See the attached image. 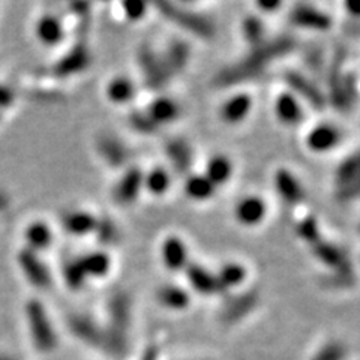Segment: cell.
Listing matches in <instances>:
<instances>
[{
    "label": "cell",
    "mask_w": 360,
    "mask_h": 360,
    "mask_svg": "<svg viewBox=\"0 0 360 360\" xmlns=\"http://www.w3.org/2000/svg\"><path fill=\"white\" fill-rule=\"evenodd\" d=\"M186 276L191 287L201 295H224L218 276L200 264H188Z\"/></svg>",
    "instance_id": "e0dca14e"
},
{
    "label": "cell",
    "mask_w": 360,
    "mask_h": 360,
    "mask_svg": "<svg viewBox=\"0 0 360 360\" xmlns=\"http://www.w3.org/2000/svg\"><path fill=\"white\" fill-rule=\"evenodd\" d=\"M14 103H15L14 90L5 84H0V112L9 107H13Z\"/></svg>",
    "instance_id": "ee69618b"
},
{
    "label": "cell",
    "mask_w": 360,
    "mask_h": 360,
    "mask_svg": "<svg viewBox=\"0 0 360 360\" xmlns=\"http://www.w3.org/2000/svg\"><path fill=\"white\" fill-rule=\"evenodd\" d=\"M129 125L140 134L150 135L158 131V125L144 111H132L129 115Z\"/></svg>",
    "instance_id": "60d3db41"
},
{
    "label": "cell",
    "mask_w": 360,
    "mask_h": 360,
    "mask_svg": "<svg viewBox=\"0 0 360 360\" xmlns=\"http://www.w3.org/2000/svg\"><path fill=\"white\" fill-rule=\"evenodd\" d=\"M266 212H267L266 202L260 197L251 195V197H245L238 202V205H236L234 215H236V219H238L242 225L251 227V225L260 224L264 219Z\"/></svg>",
    "instance_id": "ffe728a7"
},
{
    "label": "cell",
    "mask_w": 360,
    "mask_h": 360,
    "mask_svg": "<svg viewBox=\"0 0 360 360\" xmlns=\"http://www.w3.org/2000/svg\"><path fill=\"white\" fill-rule=\"evenodd\" d=\"M165 153L176 173L186 174L193 164V152L184 140H170L165 144Z\"/></svg>",
    "instance_id": "484cf974"
},
{
    "label": "cell",
    "mask_w": 360,
    "mask_h": 360,
    "mask_svg": "<svg viewBox=\"0 0 360 360\" xmlns=\"http://www.w3.org/2000/svg\"><path fill=\"white\" fill-rule=\"evenodd\" d=\"M135 96V84L127 77H116L107 86V98L115 104H127Z\"/></svg>",
    "instance_id": "4dcf8cb0"
},
{
    "label": "cell",
    "mask_w": 360,
    "mask_h": 360,
    "mask_svg": "<svg viewBox=\"0 0 360 360\" xmlns=\"http://www.w3.org/2000/svg\"><path fill=\"white\" fill-rule=\"evenodd\" d=\"M144 186V174L139 167H131L122 174L119 182L112 189V198L119 206H129L139 198Z\"/></svg>",
    "instance_id": "ba28073f"
},
{
    "label": "cell",
    "mask_w": 360,
    "mask_h": 360,
    "mask_svg": "<svg viewBox=\"0 0 360 360\" xmlns=\"http://www.w3.org/2000/svg\"><path fill=\"white\" fill-rule=\"evenodd\" d=\"M275 112L278 119L288 127H295L303 120L302 105L299 104V101L290 94H283L278 96L275 103Z\"/></svg>",
    "instance_id": "4316f807"
},
{
    "label": "cell",
    "mask_w": 360,
    "mask_h": 360,
    "mask_svg": "<svg viewBox=\"0 0 360 360\" xmlns=\"http://www.w3.org/2000/svg\"><path fill=\"white\" fill-rule=\"evenodd\" d=\"M189 58H191L189 45L182 39H174L168 44L167 51L162 56V60L170 75H174L185 70V66L189 62Z\"/></svg>",
    "instance_id": "d4e9b609"
},
{
    "label": "cell",
    "mask_w": 360,
    "mask_h": 360,
    "mask_svg": "<svg viewBox=\"0 0 360 360\" xmlns=\"http://www.w3.org/2000/svg\"><path fill=\"white\" fill-rule=\"evenodd\" d=\"M144 185L153 195H162L167 193L168 188H170L172 179L167 170L158 167V168H153V170L144 177Z\"/></svg>",
    "instance_id": "e575fe53"
},
{
    "label": "cell",
    "mask_w": 360,
    "mask_h": 360,
    "mask_svg": "<svg viewBox=\"0 0 360 360\" xmlns=\"http://www.w3.org/2000/svg\"><path fill=\"white\" fill-rule=\"evenodd\" d=\"M345 356H347L345 347L341 342L332 341L326 344L324 347H321L320 352L314 356L312 360H344Z\"/></svg>",
    "instance_id": "b9f144b4"
},
{
    "label": "cell",
    "mask_w": 360,
    "mask_h": 360,
    "mask_svg": "<svg viewBox=\"0 0 360 360\" xmlns=\"http://www.w3.org/2000/svg\"><path fill=\"white\" fill-rule=\"evenodd\" d=\"M96 150L104 162L112 168L123 167L129 160V150L127 146L111 135H99L96 140Z\"/></svg>",
    "instance_id": "9a60e30c"
},
{
    "label": "cell",
    "mask_w": 360,
    "mask_h": 360,
    "mask_svg": "<svg viewBox=\"0 0 360 360\" xmlns=\"http://www.w3.org/2000/svg\"><path fill=\"white\" fill-rule=\"evenodd\" d=\"M63 279L66 285L70 287V290H80L83 288V285L86 284L87 276L84 274V270L80 264V262L72 260L70 263H66V266L63 267Z\"/></svg>",
    "instance_id": "8d00e7d4"
},
{
    "label": "cell",
    "mask_w": 360,
    "mask_h": 360,
    "mask_svg": "<svg viewBox=\"0 0 360 360\" xmlns=\"http://www.w3.org/2000/svg\"><path fill=\"white\" fill-rule=\"evenodd\" d=\"M90 62H92V56L87 49L86 42L80 41L77 42L74 47L68 50L62 58L54 63L53 74L60 78H68L77 74H82L86 71Z\"/></svg>",
    "instance_id": "52a82bcc"
},
{
    "label": "cell",
    "mask_w": 360,
    "mask_h": 360,
    "mask_svg": "<svg viewBox=\"0 0 360 360\" xmlns=\"http://www.w3.org/2000/svg\"><path fill=\"white\" fill-rule=\"evenodd\" d=\"M123 13L131 20V21H139L146 15V9L148 5L143 2H127L123 4Z\"/></svg>",
    "instance_id": "7bdbcfd3"
},
{
    "label": "cell",
    "mask_w": 360,
    "mask_h": 360,
    "mask_svg": "<svg viewBox=\"0 0 360 360\" xmlns=\"http://www.w3.org/2000/svg\"><path fill=\"white\" fill-rule=\"evenodd\" d=\"M258 6H260L262 9L270 11V9H276V8H279V4H278V2H262V4H258Z\"/></svg>",
    "instance_id": "7dc6e473"
},
{
    "label": "cell",
    "mask_w": 360,
    "mask_h": 360,
    "mask_svg": "<svg viewBox=\"0 0 360 360\" xmlns=\"http://www.w3.org/2000/svg\"><path fill=\"white\" fill-rule=\"evenodd\" d=\"M217 276L224 292H227L230 288L243 284L246 279V269L239 263H227L219 269Z\"/></svg>",
    "instance_id": "836d02e7"
},
{
    "label": "cell",
    "mask_w": 360,
    "mask_h": 360,
    "mask_svg": "<svg viewBox=\"0 0 360 360\" xmlns=\"http://www.w3.org/2000/svg\"><path fill=\"white\" fill-rule=\"evenodd\" d=\"M231 174H233V164L227 156L218 155V156H213L209 161L206 177L213 185H215V188L219 185L227 184Z\"/></svg>",
    "instance_id": "f546056e"
},
{
    "label": "cell",
    "mask_w": 360,
    "mask_h": 360,
    "mask_svg": "<svg viewBox=\"0 0 360 360\" xmlns=\"http://www.w3.org/2000/svg\"><path fill=\"white\" fill-rule=\"evenodd\" d=\"M29 330L35 347L42 353H50L58 347V336L49 317V312L37 299H30L26 305Z\"/></svg>",
    "instance_id": "3957f363"
},
{
    "label": "cell",
    "mask_w": 360,
    "mask_h": 360,
    "mask_svg": "<svg viewBox=\"0 0 360 360\" xmlns=\"http://www.w3.org/2000/svg\"><path fill=\"white\" fill-rule=\"evenodd\" d=\"M258 300H260V296H258V292L255 290L240 292V295L225 302V305L221 311V320L224 323L231 324L245 319L248 314H251L255 309V307L258 305Z\"/></svg>",
    "instance_id": "8fae6325"
},
{
    "label": "cell",
    "mask_w": 360,
    "mask_h": 360,
    "mask_svg": "<svg viewBox=\"0 0 360 360\" xmlns=\"http://www.w3.org/2000/svg\"><path fill=\"white\" fill-rule=\"evenodd\" d=\"M285 82L291 87L292 92L297 94L302 99H305L312 107L321 110L326 105L324 94L317 84L309 80L308 77L296 71H290L285 74Z\"/></svg>",
    "instance_id": "4fadbf2b"
},
{
    "label": "cell",
    "mask_w": 360,
    "mask_h": 360,
    "mask_svg": "<svg viewBox=\"0 0 360 360\" xmlns=\"http://www.w3.org/2000/svg\"><path fill=\"white\" fill-rule=\"evenodd\" d=\"M68 326H70L71 332L82 340L83 342L92 345V347H101L105 348V330L101 329L99 326L83 314H72L68 319Z\"/></svg>",
    "instance_id": "30bf717a"
},
{
    "label": "cell",
    "mask_w": 360,
    "mask_h": 360,
    "mask_svg": "<svg viewBox=\"0 0 360 360\" xmlns=\"http://www.w3.org/2000/svg\"><path fill=\"white\" fill-rule=\"evenodd\" d=\"M37 38L47 47H56L65 39V26L54 14H44L38 18L35 26Z\"/></svg>",
    "instance_id": "d6986e66"
},
{
    "label": "cell",
    "mask_w": 360,
    "mask_h": 360,
    "mask_svg": "<svg viewBox=\"0 0 360 360\" xmlns=\"http://www.w3.org/2000/svg\"><path fill=\"white\" fill-rule=\"evenodd\" d=\"M141 360H158V348L156 347H149L146 353L143 354Z\"/></svg>",
    "instance_id": "f6af8a7d"
},
{
    "label": "cell",
    "mask_w": 360,
    "mask_h": 360,
    "mask_svg": "<svg viewBox=\"0 0 360 360\" xmlns=\"http://www.w3.org/2000/svg\"><path fill=\"white\" fill-rule=\"evenodd\" d=\"M340 140H341V132L338 131L335 127L324 123V125L315 127L308 134L307 144L312 152L323 153V152H329L333 148H336Z\"/></svg>",
    "instance_id": "603a6c76"
},
{
    "label": "cell",
    "mask_w": 360,
    "mask_h": 360,
    "mask_svg": "<svg viewBox=\"0 0 360 360\" xmlns=\"http://www.w3.org/2000/svg\"><path fill=\"white\" fill-rule=\"evenodd\" d=\"M321 284L326 288H333V290L352 288L356 284L354 269L353 270H341V272H330V275L323 278Z\"/></svg>",
    "instance_id": "74e56055"
},
{
    "label": "cell",
    "mask_w": 360,
    "mask_h": 360,
    "mask_svg": "<svg viewBox=\"0 0 360 360\" xmlns=\"http://www.w3.org/2000/svg\"><path fill=\"white\" fill-rule=\"evenodd\" d=\"M25 239L27 250L41 254L42 251L49 250L54 242V231L50 227V224L45 221H33L25 230Z\"/></svg>",
    "instance_id": "ac0fdd59"
},
{
    "label": "cell",
    "mask_w": 360,
    "mask_h": 360,
    "mask_svg": "<svg viewBox=\"0 0 360 360\" xmlns=\"http://www.w3.org/2000/svg\"><path fill=\"white\" fill-rule=\"evenodd\" d=\"M264 72L258 70L254 65H251L248 60L242 59L240 62L234 63L231 66L224 68L215 77V86L218 87H233L242 84L245 82L255 80V78L262 77Z\"/></svg>",
    "instance_id": "7c38bea8"
},
{
    "label": "cell",
    "mask_w": 360,
    "mask_h": 360,
    "mask_svg": "<svg viewBox=\"0 0 360 360\" xmlns=\"http://www.w3.org/2000/svg\"><path fill=\"white\" fill-rule=\"evenodd\" d=\"M274 185L279 197L288 205H299L305 198V189H303L299 179L285 168H279L274 177Z\"/></svg>",
    "instance_id": "2e32d148"
},
{
    "label": "cell",
    "mask_w": 360,
    "mask_h": 360,
    "mask_svg": "<svg viewBox=\"0 0 360 360\" xmlns=\"http://www.w3.org/2000/svg\"><path fill=\"white\" fill-rule=\"evenodd\" d=\"M186 195L195 201H206L215 194V185H213L206 176H191L185 184Z\"/></svg>",
    "instance_id": "d6a6232c"
},
{
    "label": "cell",
    "mask_w": 360,
    "mask_h": 360,
    "mask_svg": "<svg viewBox=\"0 0 360 360\" xmlns=\"http://www.w3.org/2000/svg\"><path fill=\"white\" fill-rule=\"evenodd\" d=\"M0 360H15V359H14V357H11V356H8V354L0 353Z\"/></svg>",
    "instance_id": "c3c4849f"
},
{
    "label": "cell",
    "mask_w": 360,
    "mask_h": 360,
    "mask_svg": "<svg viewBox=\"0 0 360 360\" xmlns=\"http://www.w3.org/2000/svg\"><path fill=\"white\" fill-rule=\"evenodd\" d=\"M252 108V99L250 95L239 94L225 101L221 108V117L225 123L236 125L246 119V116L251 112Z\"/></svg>",
    "instance_id": "cb8c5ba5"
},
{
    "label": "cell",
    "mask_w": 360,
    "mask_h": 360,
    "mask_svg": "<svg viewBox=\"0 0 360 360\" xmlns=\"http://www.w3.org/2000/svg\"><path fill=\"white\" fill-rule=\"evenodd\" d=\"M290 20L292 25L309 30H328L332 26V18L323 11L308 5H299L291 11Z\"/></svg>",
    "instance_id": "5bb4252c"
},
{
    "label": "cell",
    "mask_w": 360,
    "mask_h": 360,
    "mask_svg": "<svg viewBox=\"0 0 360 360\" xmlns=\"http://www.w3.org/2000/svg\"><path fill=\"white\" fill-rule=\"evenodd\" d=\"M110 328L105 330V350L123 356L128 347V328L131 321V299L125 291H117L108 300Z\"/></svg>",
    "instance_id": "6da1fadb"
},
{
    "label": "cell",
    "mask_w": 360,
    "mask_h": 360,
    "mask_svg": "<svg viewBox=\"0 0 360 360\" xmlns=\"http://www.w3.org/2000/svg\"><path fill=\"white\" fill-rule=\"evenodd\" d=\"M87 278H103L110 272L111 260L105 252H89L78 258Z\"/></svg>",
    "instance_id": "83f0119b"
},
{
    "label": "cell",
    "mask_w": 360,
    "mask_h": 360,
    "mask_svg": "<svg viewBox=\"0 0 360 360\" xmlns=\"http://www.w3.org/2000/svg\"><path fill=\"white\" fill-rule=\"evenodd\" d=\"M17 264L21 274L29 283L39 290H47L53 284V275L49 266L41 258L38 252H33L27 248H22L17 255Z\"/></svg>",
    "instance_id": "8992f818"
},
{
    "label": "cell",
    "mask_w": 360,
    "mask_h": 360,
    "mask_svg": "<svg viewBox=\"0 0 360 360\" xmlns=\"http://www.w3.org/2000/svg\"><path fill=\"white\" fill-rule=\"evenodd\" d=\"M0 122H2V112H0Z\"/></svg>",
    "instance_id": "681fc988"
},
{
    "label": "cell",
    "mask_w": 360,
    "mask_h": 360,
    "mask_svg": "<svg viewBox=\"0 0 360 360\" xmlns=\"http://www.w3.org/2000/svg\"><path fill=\"white\" fill-rule=\"evenodd\" d=\"M98 217L87 210H70L63 213L62 227L72 236H87L96 229Z\"/></svg>",
    "instance_id": "44dd1931"
},
{
    "label": "cell",
    "mask_w": 360,
    "mask_h": 360,
    "mask_svg": "<svg viewBox=\"0 0 360 360\" xmlns=\"http://www.w3.org/2000/svg\"><path fill=\"white\" fill-rule=\"evenodd\" d=\"M155 6L160 11L161 15L173 21L176 26L184 29L185 32L193 33L197 38L209 41L215 37V26H213V22L209 18L194 13V11L170 2H158Z\"/></svg>",
    "instance_id": "7a4b0ae2"
},
{
    "label": "cell",
    "mask_w": 360,
    "mask_h": 360,
    "mask_svg": "<svg viewBox=\"0 0 360 360\" xmlns=\"http://www.w3.org/2000/svg\"><path fill=\"white\" fill-rule=\"evenodd\" d=\"M161 257L165 267L173 270V272L184 270L189 264L186 245L184 243L182 239L176 238V236H172V238L165 239V242L162 243Z\"/></svg>",
    "instance_id": "7402d4cb"
},
{
    "label": "cell",
    "mask_w": 360,
    "mask_h": 360,
    "mask_svg": "<svg viewBox=\"0 0 360 360\" xmlns=\"http://www.w3.org/2000/svg\"><path fill=\"white\" fill-rule=\"evenodd\" d=\"M296 233L299 238L309 245L321 239L319 222L314 217H307L296 224Z\"/></svg>",
    "instance_id": "f35d334b"
},
{
    "label": "cell",
    "mask_w": 360,
    "mask_h": 360,
    "mask_svg": "<svg viewBox=\"0 0 360 360\" xmlns=\"http://www.w3.org/2000/svg\"><path fill=\"white\" fill-rule=\"evenodd\" d=\"M158 300L170 309H184L189 305V295L182 287L168 284L158 290Z\"/></svg>",
    "instance_id": "1f68e13d"
},
{
    "label": "cell",
    "mask_w": 360,
    "mask_h": 360,
    "mask_svg": "<svg viewBox=\"0 0 360 360\" xmlns=\"http://www.w3.org/2000/svg\"><path fill=\"white\" fill-rule=\"evenodd\" d=\"M347 11L350 13L352 15H356V17H360V2H350L345 5Z\"/></svg>",
    "instance_id": "bcb514c9"
},
{
    "label": "cell",
    "mask_w": 360,
    "mask_h": 360,
    "mask_svg": "<svg viewBox=\"0 0 360 360\" xmlns=\"http://www.w3.org/2000/svg\"><path fill=\"white\" fill-rule=\"evenodd\" d=\"M137 60L146 87L150 90H161L165 87L172 75L161 56H158L149 45H143L137 53Z\"/></svg>",
    "instance_id": "277c9868"
},
{
    "label": "cell",
    "mask_w": 360,
    "mask_h": 360,
    "mask_svg": "<svg viewBox=\"0 0 360 360\" xmlns=\"http://www.w3.org/2000/svg\"><path fill=\"white\" fill-rule=\"evenodd\" d=\"M311 252L320 263L328 266L332 272H341V270H353L350 258L341 250L328 240H317L311 245Z\"/></svg>",
    "instance_id": "9c48e42d"
},
{
    "label": "cell",
    "mask_w": 360,
    "mask_h": 360,
    "mask_svg": "<svg viewBox=\"0 0 360 360\" xmlns=\"http://www.w3.org/2000/svg\"><path fill=\"white\" fill-rule=\"evenodd\" d=\"M148 115L160 127L165 125V123H172L179 117V107L173 99L160 98L150 104Z\"/></svg>",
    "instance_id": "f1b7e54d"
},
{
    "label": "cell",
    "mask_w": 360,
    "mask_h": 360,
    "mask_svg": "<svg viewBox=\"0 0 360 360\" xmlns=\"http://www.w3.org/2000/svg\"><path fill=\"white\" fill-rule=\"evenodd\" d=\"M94 233L96 234L99 243L103 245H112L119 239V231H117L116 224L110 218H98L96 229Z\"/></svg>",
    "instance_id": "ab89813d"
},
{
    "label": "cell",
    "mask_w": 360,
    "mask_h": 360,
    "mask_svg": "<svg viewBox=\"0 0 360 360\" xmlns=\"http://www.w3.org/2000/svg\"><path fill=\"white\" fill-rule=\"evenodd\" d=\"M296 47V42L290 37H278L275 39H266L263 44L257 45V47L251 49V51L245 56V60L254 65L258 70L264 71L269 63L274 60L284 58V56L290 54Z\"/></svg>",
    "instance_id": "5b68a950"
},
{
    "label": "cell",
    "mask_w": 360,
    "mask_h": 360,
    "mask_svg": "<svg viewBox=\"0 0 360 360\" xmlns=\"http://www.w3.org/2000/svg\"><path fill=\"white\" fill-rule=\"evenodd\" d=\"M242 33L252 49L266 41V29L263 26L262 20L252 15L245 18L242 25Z\"/></svg>",
    "instance_id": "d590c367"
}]
</instances>
